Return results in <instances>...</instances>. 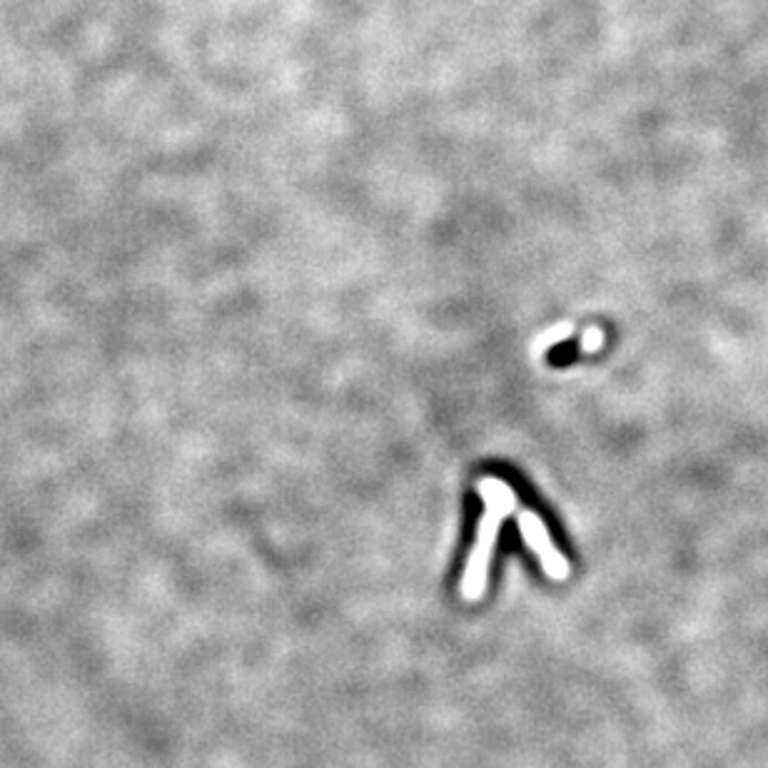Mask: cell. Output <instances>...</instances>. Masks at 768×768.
Masks as SVG:
<instances>
[{"instance_id":"6da1fadb","label":"cell","mask_w":768,"mask_h":768,"mask_svg":"<svg viewBox=\"0 0 768 768\" xmlns=\"http://www.w3.org/2000/svg\"><path fill=\"white\" fill-rule=\"evenodd\" d=\"M476 492H479V497L484 501V514H482V520L476 524L474 547H472V552L466 556L462 584H459V594L466 601H476L484 594L492 556H494V549H497L501 520L517 509V492L511 489L509 482L499 479V476H482L476 482Z\"/></svg>"},{"instance_id":"7a4b0ae2","label":"cell","mask_w":768,"mask_h":768,"mask_svg":"<svg viewBox=\"0 0 768 768\" xmlns=\"http://www.w3.org/2000/svg\"><path fill=\"white\" fill-rule=\"evenodd\" d=\"M517 527H520V534H521V539H524V544L529 547L531 552L537 554L541 569L549 574L552 579L562 582V579H566V576L572 574V566H569V562L564 559L562 552L556 549L552 534H549L547 524H544V520H541L537 511H531V509H521L520 517H517Z\"/></svg>"},{"instance_id":"3957f363","label":"cell","mask_w":768,"mask_h":768,"mask_svg":"<svg viewBox=\"0 0 768 768\" xmlns=\"http://www.w3.org/2000/svg\"><path fill=\"white\" fill-rule=\"evenodd\" d=\"M572 332H574V325H569V322H562L559 327H554L549 335L541 337L539 345H537V349H539V352H544V349H552L554 345H559V342H562V339H566V337L572 335Z\"/></svg>"},{"instance_id":"277c9868","label":"cell","mask_w":768,"mask_h":768,"mask_svg":"<svg viewBox=\"0 0 768 768\" xmlns=\"http://www.w3.org/2000/svg\"><path fill=\"white\" fill-rule=\"evenodd\" d=\"M601 345H604V332L599 327H589L584 337H582V349L584 352H596V349H601Z\"/></svg>"}]
</instances>
